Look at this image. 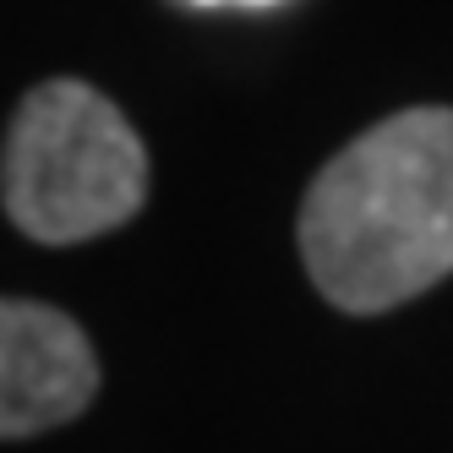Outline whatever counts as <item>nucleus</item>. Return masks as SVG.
I'll list each match as a JSON object with an SVG mask.
<instances>
[{"mask_svg":"<svg viewBox=\"0 0 453 453\" xmlns=\"http://www.w3.org/2000/svg\"><path fill=\"white\" fill-rule=\"evenodd\" d=\"M311 284L344 311H394L453 273V110L415 104L334 153L301 203Z\"/></svg>","mask_w":453,"mask_h":453,"instance_id":"nucleus-1","label":"nucleus"},{"mask_svg":"<svg viewBox=\"0 0 453 453\" xmlns=\"http://www.w3.org/2000/svg\"><path fill=\"white\" fill-rule=\"evenodd\" d=\"M0 203L34 241L110 235L148 203V153L126 115L88 82H39L12 115Z\"/></svg>","mask_w":453,"mask_h":453,"instance_id":"nucleus-2","label":"nucleus"},{"mask_svg":"<svg viewBox=\"0 0 453 453\" xmlns=\"http://www.w3.org/2000/svg\"><path fill=\"white\" fill-rule=\"evenodd\" d=\"M99 394V361L66 311L0 296V437H34Z\"/></svg>","mask_w":453,"mask_h":453,"instance_id":"nucleus-3","label":"nucleus"},{"mask_svg":"<svg viewBox=\"0 0 453 453\" xmlns=\"http://www.w3.org/2000/svg\"><path fill=\"white\" fill-rule=\"evenodd\" d=\"M197 6H273V0H197Z\"/></svg>","mask_w":453,"mask_h":453,"instance_id":"nucleus-4","label":"nucleus"}]
</instances>
